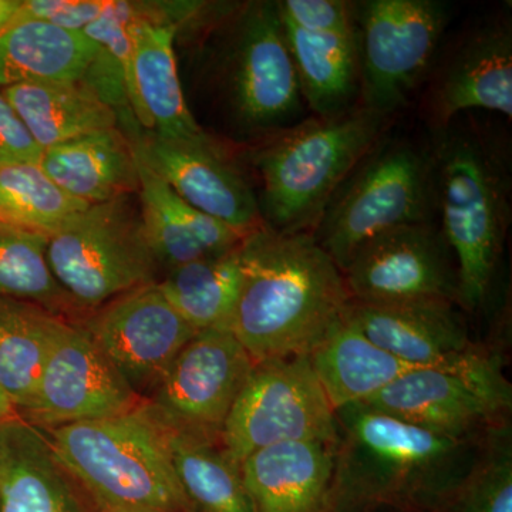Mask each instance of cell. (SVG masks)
I'll list each match as a JSON object with an SVG mask.
<instances>
[{
    "mask_svg": "<svg viewBox=\"0 0 512 512\" xmlns=\"http://www.w3.org/2000/svg\"><path fill=\"white\" fill-rule=\"evenodd\" d=\"M239 245L170 269L157 282L165 299L197 332L229 328L242 282Z\"/></svg>",
    "mask_w": 512,
    "mask_h": 512,
    "instance_id": "cell-30",
    "label": "cell"
},
{
    "mask_svg": "<svg viewBox=\"0 0 512 512\" xmlns=\"http://www.w3.org/2000/svg\"><path fill=\"white\" fill-rule=\"evenodd\" d=\"M133 195L90 205L47 238V264L74 305L96 308L156 282L160 265Z\"/></svg>",
    "mask_w": 512,
    "mask_h": 512,
    "instance_id": "cell-7",
    "label": "cell"
},
{
    "mask_svg": "<svg viewBox=\"0 0 512 512\" xmlns=\"http://www.w3.org/2000/svg\"><path fill=\"white\" fill-rule=\"evenodd\" d=\"M232 463L289 441L338 443V421L308 355L255 363L220 433Z\"/></svg>",
    "mask_w": 512,
    "mask_h": 512,
    "instance_id": "cell-10",
    "label": "cell"
},
{
    "mask_svg": "<svg viewBox=\"0 0 512 512\" xmlns=\"http://www.w3.org/2000/svg\"><path fill=\"white\" fill-rule=\"evenodd\" d=\"M111 0H20L19 9L8 23L40 20L59 28L83 32L109 9Z\"/></svg>",
    "mask_w": 512,
    "mask_h": 512,
    "instance_id": "cell-35",
    "label": "cell"
},
{
    "mask_svg": "<svg viewBox=\"0 0 512 512\" xmlns=\"http://www.w3.org/2000/svg\"><path fill=\"white\" fill-rule=\"evenodd\" d=\"M0 512H86L45 434L20 416L0 421Z\"/></svg>",
    "mask_w": 512,
    "mask_h": 512,
    "instance_id": "cell-21",
    "label": "cell"
},
{
    "mask_svg": "<svg viewBox=\"0 0 512 512\" xmlns=\"http://www.w3.org/2000/svg\"><path fill=\"white\" fill-rule=\"evenodd\" d=\"M282 19L318 35H356L355 9L345 0H282Z\"/></svg>",
    "mask_w": 512,
    "mask_h": 512,
    "instance_id": "cell-34",
    "label": "cell"
},
{
    "mask_svg": "<svg viewBox=\"0 0 512 512\" xmlns=\"http://www.w3.org/2000/svg\"><path fill=\"white\" fill-rule=\"evenodd\" d=\"M90 205L57 187L39 164L0 165V224L50 238Z\"/></svg>",
    "mask_w": 512,
    "mask_h": 512,
    "instance_id": "cell-31",
    "label": "cell"
},
{
    "mask_svg": "<svg viewBox=\"0 0 512 512\" xmlns=\"http://www.w3.org/2000/svg\"><path fill=\"white\" fill-rule=\"evenodd\" d=\"M140 6L133 23L134 116L148 133L167 140H204L207 133L188 109L174 52L177 22Z\"/></svg>",
    "mask_w": 512,
    "mask_h": 512,
    "instance_id": "cell-19",
    "label": "cell"
},
{
    "mask_svg": "<svg viewBox=\"0 0 512 512\" xmlns=\"http://www.w3.org/2000/svg\"><path fill=\"white\" fill-rule=\"evenodd\" d=\"M350 301H458L457 266L439 221L390 229L362 245L342 271Z\"/></svg>",
    "mask_w": 512,
    "mask_h": 512,
    "instance_id": "cell-12",
    "label": "cell"
},
{
    "mask_svg": "<svg viewBox=\"0 0 512 512\" xmlns=\"http://www.w3.org/2000/svg\"><path fill=\"white\" fill-rule=\"evenodd\" d=\"M228 29L221 55V89L239 131L271 137L302 121L305 103L279 2L245 3Z\"/></svg>",
    "mask_w": 512,
    "mask_h": 512,
    "instance_id": "cell-8",
    "label": "cell"
},
{
    "mask_svg": "<svg viewBox=\"0 0 512 512\" xmlns=\"http://www.w3.org/2000/svg\"><path fill=\"white\" fill-rule=\"evenodd\" d=\"M43 148L0 90V165L39 164Z\"/></svg>",
    "mask_w": 512,
    "mask_h": 512,
    "instance_id": "cell-36",
    "label": "cell"
},
{
    "mask_svg": "<svg viewBox=\"0 0 512 512\" xmlns=\"http://www.w3.org/2000/svg\"><path fill=\"white\" fill-rule=\"evenodd\" d=\"M389 121L357 104L268 137L252 158L261 183L256 201L262 224L279 234H312L330 198L382 140Z\"/></svg>",
    "mask_w": 512,
    "mask_h": 512,
    "instance_id": "cell-4",
    "label": "cell"
},
{
    "mask_svg": "<svg viewBox=\"0 0 512 512\" xmlns=\"http://www.w3.org/2000/svg\"><path fill=\"white\" fill-rule=\"evenodd\" d=\"M0 227H5V225L0 224Z\"/></svg>",
    "mask_w": 512,
    "mask_h": 512,
    "instance_id": "cell-39",
    "label": "cell"
},
{
    "mask_svg": "<svg viewBox=\"0 0 512 512\" xmlns=\"http://www.w3.org/2000/svg\"><path fill=\"white\" fill-rule=\"evenodd\" d=\"M429 144L439 224L457 266V305L484 311L511 224L510 148L470 113L431 130Z\"/></svg>",
    "mask_w": 512,
    "mask_h": 512,
    "instance_id": "cell-3",
    "label": "cell"
},
{
    "mask_svg": "<svg viewBox=\"0 0 512 512\" xmlns=\"http://www.w3.org/2000/svg\"><path fill=\"white\" fill-rule=\"evenodd\" d=\"M242 282L229 330L255 363L309 355L345 316V279L312 234L255 228L239 245Z\"/></svg>",
    "mask_w": 512,
    "mask_h": 512,
    "instance_id": "cell-1",
    "label": "cell"
},
{
    "mask_svg": "<svg viewBox=\"0 0 512 512\" xmlns=\"http://www.w3.org/2000/svg\"><path fill=\"white\" fill-rule=\"evenodd\" d=\"M0 90L43 150L119 124V113L83 80L22 83Z\"/></svg>",
    "mask_w": 512,
    "mask_h": 512,
    "instance_id": "cell-26",
    "label": "cell"
},
{
    "mask_svg": "<svg viewBox=\"0 0 512 512\" xmlns=\"http://www.w3.org/2000/svg\"><path fill=\"white\" fill-rule=\"evenodd\" d=\"M100 46L79 30L25 20L0 32V89L35 82H80Z\"/></svg>",
    "mask_w": 512,
    "mask_h": 512,
    "instance_id": "cell-25",
    "label": "cell"
},
{
    "mask_svg": "<svg viewBox=\"0 0 512 512\" xmlns=\"http://www.w3.org/2000/svg\"><path fill=\"white\" fill-rule=\"evenodd\" d=\"M336 444L289 441L245 458L239 467L254 511L329 512Z\"/></svg>",
    "mask_w": 512,
    "mask_h": 512,
    "instance_id": "cell-20",
    "label": "cell"
},
{
    "mask_svg": "<svg viewBox=\"0 0 512 512\" xmlns=\"http://www.w3.org/2000/svg\"><path fill=\"white\" fill-rule=\"evenodd\" d=\"M19 6L20 0H0V32L8 26Z\"/></svg>",
    "mask_w": 512,
    "mask_h": 512,
    "instance_id": "cell-37",
    "label": "cell"
},
{
    "mask_svg": "<svg viewBox=\"0 0 512 512\" xmlns=\"http://www.w3.org/2000/svg\"><path fill=\"white\" fill-rule=\"evenodd\" d=\"M436 221L439 205L429 141L383 136L340 184L312 235L342 272L357 249L377 235Z\"/></svg>",
    "mask_w": 512,
    "mask_h": 512,
    "instance_id": "cell-6",
    "label": "cell"
},
{
    "mask_svg": "<svg viewBox=\"0 0 512 512\" xmlns=\"http://www.w3.org/2000/svg\"><path fill=\"white\" fill-rule=\"evenodd\" d=\"M19 414L16 412L15 407L9 402L8 397L5 393L0 390V421L12 419V417H18Z\"/></svg>",
    "mask_w": 512,
    "mask_h": 512,
    "instance_id": "cell-38",
    "label": "cell"
},
{
    "mask_svg": "<svg viewBox=\"0 0 512 512\" xmlns=\"http://www.w3.org/2000/svg\"><path fill=\"white\" fill-rule=\"evenodd\" d=\"M136 160L141 217L160 269L167 272L241 244L244 237L238 232L192 208L137 156Z\"/></svg>",
    "mask_w": 512,
    "mask_h": 512,
    "instance_id": "cell-22",
    "label": "cell"
},
{
    "mask_svg": "<svg viewBox=\"0 0 512 512\" xmlns=\"http://www.w3.org/2000/svg\"><path fill=\"white\" fill-rule=\"evenodd\" d=\"M345 319L379 348L412 367L456 369L477 350L456 303L350 301Z\"/></svg>",
    "mask_w": 512,
    "mask_h": 512,
    "instance_id": "cell-18",
    "label": "cell"
},
{
    "mask_svg": "<svg viewBox=\"0 0 512 512\" xmlns=\"http://www.w3.org/2000/svg\"><path fill=\"white\" fill-rule=\"evenodd\" d=\"M333 412L366 403L414 367L379 348L343 316L308 355Z\"/></svg>",
    "mask_w": 512,
    "mask_h": 512,
    "instance_id": "cell-24",
    "label": "cell"
},
{
    "mask_svg": "<svg viewBox=\"0 0 512 512\" xmlns=\"http://www.w3.org/2000/svg\"><path fill=\"white\" fill-rule=\"evenodd\" d=\"M282 18V16H281ZM284 22L299 92L315 117H333L359 104L357 32L353 36L318 35Z\"/></svg>",
    "mask_w": 512,
    "mask_h": 512,
    "instance_id": "cell-27",
    "label": "cell"
},
{
    "mask_svg": "<svg viewBox=\"0 0 512 512\" xmlns=\"http://www.w3.org/2000/svg\"><path fill=\"white\" fill-rule=\"evenodd\" d=\"M426 110L431 130L474 110L512 119L510 19L485 22L454 46L434 73Z\"/></svg>",
    "mask_w": 512,
    "mask_h": 512,
    "instance_id": "cell-17",
    "label": "cell"
},
{
    "mask_svg": "<svg viewBox=\"0 0 512 512\" xmlns=\"http://www.w3.org/2000/svg\"><path fill=\"white\" fill-rule=\"evenodd\" d=\"M366 406L456 437L495 424L511 406V387L494 359L477 349L456 369L414 367Z\"/></svg>",
    "mask_w": 512,
    "mask_h": 512,
    "instance_id": "cell-11",
    "label": "cell"
},
{
    "mask_svg": "<svg viewBox=\"0 0 512 512\" xmlns=\"http://www.w3.org/2000/svg\"><path fill=\"white\" fill-rule=\"evenodd\" d=\"M130 141L136 156L195 210L241 237L261 227L254 188L211 137L167 140L147 133Z\"/></svg>",
    "mask_w": 512,
    "mask_h": 512,
    "instance_id": "cell-16",
    "label": "cell"
},
{
    "mask_svg": "<svg viewBox=\"0 0 512 512\" xmlns=\"http://www.w3.org/2000/svg\"><path fill=\"white\" fill-rule=\"evenodd\" d=\"M443 512H512V450L505 430L491 434Z\"/></svg>",
    "mask_w": 512,
    "mask_h": 512,
    "instance_id": "cell-33",
    "label": "cell"
},
{
    "mask_svg": "<svg viewBox=\"0 0 512 512\" xmlns=\"http://www.w3.org/2000/svg\"><path fill=\"white\" fill-rule=\"evenodd\" d=\"M335 480L329 512L375 505L443 512L473 467L471 437L417 426L366 404L335 413Z\"/></svg>",
    "mask_w": 512,
    "mask_h": 512,
    "instance_id": "cell-2",
    "label": "cell"
},
{
    "mask_svg": "<svg viewBox=\"0 0 512 512\" xmlns=\"http://www.w3.org/2000/svg\"><path fill=\"white\" fill-rule=\"evenodd\" d=\"M39 167L64 192L89 205L137 194V160L117 128L45 148Z\"/></svg>",
    "mask_w": 512,
    "mask_h": 512,
    "instance_id": "cell-23",
    "label": "cell"
},
{
    "mask_svg": "<svg viewBox=\"0 0 512 512\" xmlns=\"http://www.w3.org/2000/svg\"><path fill=\"white\" fill-rule=\"evenodd\" d=\"M63 322L37 303L0 296V390L20 417L35 402L43 366Z\"/></svg>",
    "mask_w": 512,
    "mask_h": 512,
    "instance_id": "cell-28",
    "label": "cell"
},
{
    "mask_svg": "<svg viewBox=\"0 0 512 512\" xmlns=\"http://www.w3.org/2000/svg\"><path fill=\"white\" fill-rule=\"evenodd\" d=\"M163 424L175 476L195 512H255L241 467L211 437Z\"/></svg>",
    "mask_w": 512,
    "mask_h": 512,
    "instance_id": "cell-29",
    "label": "cell"
},
{
    "mask_svg": "<svg viewBox=\"0 0 512 512\" xmlns=\"http://www.w3.org/2000/svg\"><path fill=\"white\" fill-rule=\"evenodd\" d=\"M255 362L229 329L195 333L151 389L150 409L168 426L220 434Z\"/></svg>",
    "mask_w": 512,
    "mask_h": 512,
    "instance_id": "cell-13",
    "label": "cell"
},
{
    "mask_svg": "<svg viewBox=\"0 0 512 512\" xmlns=\"http://www.w3.org/2000/svg\"><path fill=\"white\" fill-rule=\"evenodd\" d=\"M359 46V104L392 119L423 82L448 22L441 0L353 3Z\"/></svg>",
    "mask_w": 512,
    "mask_h": 512,
    "instance_id": "cell-9",
    "label": "cell"
},
{
    "mask_svg": "<svg viewBox=\"0 0 512 512\" xmlns=\"http://www.w3.org/2000/svg\"><path fill=\"white\" fill-rule=\"evenodd\" d=\"M83 329L137 394L156 386L197 333L157 282L113 299Z\"/></svg>",
    "mask_w": 512,
    "mask_h": 512,
    "instance_id": "cell-15",
    "label": "cell"
},
{
    "mask_svg": "<svg viewBox=\"0 0 512 512\" xmlns=\"http://www.w3.org/2000/svg\"><path fill=\"white\" fill-rule=\"evenodd\" d=\"M46 247L42 235L0 227V296L37 303L52 312L74 305L50 271Z\"/></svg>",
    "mask_w": 512,
    "mask_h": 512,
    "instance_id": "cell-32",
    "label": "cell"
},
{
    "mask_svg": "<svg viewBox=\"0 0 512 512\" xmlns=\"http://www.w3.org/2000/svg\"><path fill=\"white\" fill-rule=\"evenodd\" d=\"M140 404L89 333L63 322L43 366L35 402L22 419L36 427L107 419Z\"/></svg>",
    "mask_w": 512,
    "mask_h": 512,
    "instance_id": "cell-14",
    "label": "cell"
},
{
    "mask_svg": "<svg viewBox=\"0 0 512 512\" xmlns=\"http://www.w3.org/2000/svg\"><path fill=\"white\" fill-rule=\"evenodd\" d=\"M47 440L101 512H195L175 476L163 421L148 406L52 427Z\"/></svg>",
    "mask_w": 512,
    "mask_h": 512,
    "instance_id": "cell-5",
    "label": "cell"
}]
</instances>
